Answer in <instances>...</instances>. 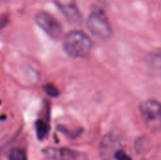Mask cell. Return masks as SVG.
I'll return each instance as SVG.
<instances>
[{"mask_svg":"<svg viewBox=\"0 0 161 160\" xmlns=\"http://www.w3.org/2000/svg\"><path fill=\"white\" fill-rule=\"evenodd\" d=\"M63 48L70 57L81 58L90 54L92 48V41L85 32L73 30L64 36Z\"/></svg>","mask_w":161,"mask_h":160,"instance_id":"1","label":"cell"},{"mask_svg":"<svg viewBox=\"0 0 161 160\" xmlns=\"http://www.w3.org/2000/svg\"><path fill=\"white\" fill-rule=\"evenodd\" d=\"M88 30L100 40H108L112 36V27L105 11L100 8H93L87 19Z\"/></svg>","mask_w":161,"mask_h":160,"instance_id":"2","label":"cell"},{"mask_svg":"<svg viewBox=\"0 0 161 160\" xmlns=\"http://www.w3.org/2000/svg\"><path fill=\"white\" fill-rule=\"evenodd\" d=\"M141 116L144 124L152 132L161 130V104L153 99L145 100L139 106Z\"/></svg>","mask_w":161,"mask_h":160,"instance_id":"3","label":"cell"},{"mask_svg":"<svg viewBox=\"0 0 161 160\" xmlns=\"http://www.w3.org/2000/svg\"><path fill=\"white\" fill-rule=\"evenodd\" d=\"M36 24L52 39L58 40L61 38L63 30L59 22L50 13L40 11L35 16Z\"/></svg>","mask_w":161,"mask_h":160,"instance_id":"4","label":"cell"},{"mask_svg":"<svg viewBox=\"0 0 161 160\" xmlns=\"http://www.w3.org/2000/svg\"><path fill=\"white\" fill-rule=\"evenodd\" d=\"M54 2L69 23L72 25H80L82 23V15L75 0H54Z\"/></svg>","mask_w":161,"mask_h":160,"instance_id":"5","label":"cell"},{"mask_svg":"<svg viewBox=\"0 0 161 160\" xmlns=\"http://www.w3.org/2000/svg\"><path fill=\"white\" fill-rule=\"evenodd\" d=\"M44 156L50 160H76L79 154L68 148L48 147L43 150Z\"/></svg>","mask_w":161,"mask_h":160,"instance_id":"6","label":"cell"},{"mask_svg":"<svg viewBox=\"0 0 161 160\" xmlns=\"http://www.w3.org/2000/svg\"><path fill=\"white\" fill-rule=\"evenodd\" d=\"M119 144H120V139L117 135L110 133L105 136L100 146L101 157L105 159H108L112 154L114 156V154L118 151L116 149L118 148Z\"/></svg>","mask_w":161,"mask_h":160,"instance_id":"7","label":"cell"},{"mask_svg":"<svg viewBox=\"0 0 161 160\" xmlns=\"http://www.w3.org/2000/svg\"><path fill=\"white\" fill-rule=\"evenodd\" d=\"M145 61L148 70L152 74L161 76V49L149 53Z\"/></svg>","mask_w":161,"mask_h":160,"instance_id":"8","label":"cell"},{"mask_svg":"<svg viewBox=\"0 0 161 160\" xmlns=\"http://www.w3.org/2000/svg\"><path fill=\"white\" fill-rule=\"evenodd\" d=\"M49 133V124L47 122L39 120L36 122V134L39 140H43Z\"/></svg>","mask_w":161,"mask_h":160,"instance_id":"9","label":"cell"},{"mask_svg":"<svg viewBox=\"0 0 161 160\" xmlns=\"http://www.w3.org/2000/svg\"><path fill=\"white\" fill-rule=\"evenodd\" d=\"M8 160H27L25 150L21 148H13L8 153Z\"/></svg>","mask_w":161,"mask_h":160,"instance_id":"10","label":"cell"},{"mask_svg":"<svg viewBox=\"0 0 161 160\" xmlns=\"http://www.w3.org/2000/svg\"><path fill=\"white\" fill-rule=\"evenodd\" d=\"M43 91L48 96L53 97V98H56L59 95V90L58 89V87L51 83L45 84L43 86Z\"/></svg>","mask_w":161,"mask_h":160,"instance_id":"11","label":"cell"},{"mask_svg":"<svg viewBox=\"0 0 161 160\" xmlns=\"http://www.w3.org/2000/svg\"><path fill=\"white\" fill-rule=\"evenodd\" d=\"M114 157L116 160H132V158L125 152L118 150L115 154H114Z\"/></svg>","mask_w":161,"mask_h":160,"instance_id":"12","label":"cell"}]
</instances>
